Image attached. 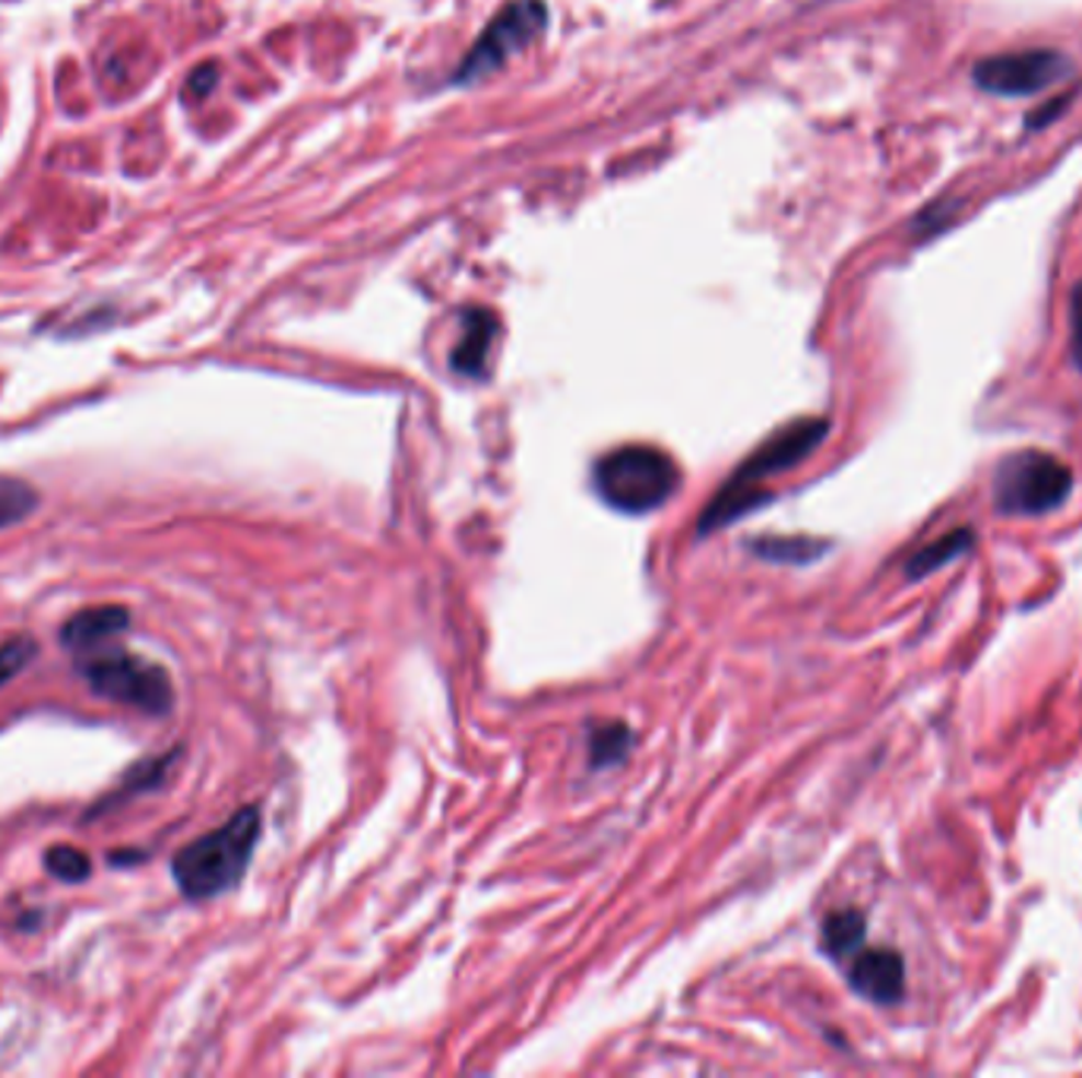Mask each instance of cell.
Returning a JSON list of instances; mask_svg holds the SVG:
<instances>
[{"mask_svg": "<svg viewBox=\"0 0 1082 1078\" xmlns=\"http://www.w3.org/2000/svg\"><path fill=\"white\" fill-rule=\"evenodd\" d=\"M827 434H830V421L827 417H801V421H795V424L776 431L756 452H750L748 462L738 466V471L728 478V484L721 491H716L713 503L699 516V535H706L713 528L728 526L731 519H738L741 513L753 509L756 503H766L770 500L766 491H753L756 481L801 466L807 456L827 440Z\"/></svg>", "mask_w": 1082, "mask_h": 1078, "instance_id": "6da1fadb", "label": "cell"}, {"mask_svg": "<svg viewBox=\"0 0 1082 1078\" xmlns=\"http://www.w3.org/2000/svg\"><path fill=\"white\" fill-rule=\"evenodd\" d=\"M260 838V810L244 806L225 826L200 835L171 863L178 888L194 898H213L238 883L248 870L250 855Z\"/></svg>", "mask_w": 1082, "mask_h": 1078, "instance_id": "7a4b0ae2", "label": "cell"}, {"mask_svg": "<svg viewBox=\"0 0 1082 1078\" xmlns=\"http://www.w3.org/2000/svg\"><path fill=\"white\" fill-rule=\"evenodd\" d=\"M595 491L608 506L620 513H652L677 494L681 469L656 446H624L614 449L595 466Z\"/></svg>", "mask_w": 1082, "mask_h": 1078, "instance_id": "3957f363", "label": "cell"}, {"mask_svg": "<svg viewBox=\"0 0 1082 1078\" xmlns=\"http://www.w3.org/2000/svg\"><path fill=\"white\" fill-rule=\"evenodd\" d=\"M1073 491V471L1051 452L1023 449L994 471V506L1003 516H1045Z\"/></svg>", "mask_w": 1082, "mask_h": 1078, "instance_id": "277c9868", "label": "cell"}, {"mask_svg": "<svg viewBox=\"0 0 1082 1078\" xmlns=\"http://www.w3.org/2000/svg\"><path fill=\"white\" fill-rule=\"evenodd\" d=\"M89 658L80 662V677L99 692L102 699L134 706L146 715H166L171 712L174 690L168 674L152 662H143L130 652L117 649H95L86 652Z\"/></svg>", "mask_w": 1082, "mask_h": 1078, "instance_id": "5b68a950", "label": "cell"}, {"mask_svg": "<svg viewBox=\"0 0 1082 1078\" xmlns=\"http://www.w3.org/2000/svg\"><path fill=\"white\" fill-rule=\"evenodd\" d=\"M1073 70H1077L1073 60L1057 48H1026V51H1003L978 60L971 67V80L988 95L1023 99L1070 80Z\"/></svg>", "mask_w": 1082, "mask_h": 1078, "instance_id": "8992f818", "label": "cell"}, {"mask_svg": "<svg viewBox=\"0 0 1082 1078\" xmlns=\"http://www.w3.org/2000/svg\"><path fill=\"white\" fill-rule=\"evenodd\" d=\"M545 3L542 0H513L510 7H503L498 13V20L485 28V35L472 45V51L466 55V60L456 70V83H475L485 73H494L498 67H503V60L510 55H516L520 48H526L528 42L542 32L545 26Z\"/></svg>", "mask_w": 1082, "mask_h": 1078, "instance_id": "52a82bcc", "label": "cell"}, {"mask_svg": "<svg viewBox=\"0 0 1082 1078\" xmlns=\"http://www.w3.org/2000/svg\"><path fill=\"white\" fill-rule=\"evenodd\" d=\"M852 987L870 1002L892 1006L906 994V962L892 949H867L852 965Z\"/></svg>", "mask_w": 1082, "mask_h": 1078, "instance_id": "ba28073f", "label": "cell"}, {"mask_svg": "<svg viewBox=\"0 0 1082 1078\" xmlns=\"http://www.w3.org/2000/svg\"><path fill=\"white\" fill-rule=\"evenodd\" d=\"M130 627V610L121 605H99V608H86L80 613H73L64 630H60V642L70 652H95L105 649V642H112L114 637H121Z\"/></svg>", "mask_w": 1082, "mask_h": 1078, "instance_id": "9c48e42d", "label": "cell"}, {"mask_svg": "<svg viewBox=\"0 0 1082 1078\" xmlns=\"http://www.w3.org/2000/svg\"><path fill=\"white\" fill-rule=\"evenodd\" d=\"M494 317L488 310H469L466 313V326H463V339L459 345L453 348V367L459 374H469V377H481L485 370V358H488V348H491V339H494Z\"/></svg>", "mask_w": 1082, "mask_h": 1078, "instance_id": "30bf717a", "label": "cell"}, {"mask_svg": "<svg viewBox=\"0 0 1082 1078\" xmlns=\"http://www.w3.org/2000/svg\"><path fill=\"white\" fill-rule=\"evenodd\" d=\"M971 544H975V531H971V528L949 531V535H944V538H937L934 544L921 548V551H918L915 557L909 560V566H906V576H909V580H924V576L937 573V570H941V566H946V563H953L956 557L969 553Z\"/></svg>", "mask_w": 1082, "mask_h": 1078, "instance_id": "8fae6325", "label": "cell"}, {"mask_svg": "<svg viewBox=\"0 0 1082 1078\" xmlns=\"http://www.w3.org/2000/svg\"><path fill=\"white\" fill-rule=\"evenodd\" d=\"M864 933H867L864 914L861 911H835V914H830L827 920H823V949H827L833 959L852 955V952H858L861 949Z\"/></svg>", "mask_w": 1082, "mask_h": 1078, "instance_id": "7c38bea8", "label": "cell"}, {"mask_svg": "<svg viewBox=\"0 0 1082 1078\" xmlns=\"http://www.w3.org/2000/svg\"><path fill=\"white\" fill-rule=\"evenodd\" d=\"M38 503H42V497L29 481L0 474V528L26 523L29 516L38 509Z\"/></svg>", "mask_w": 1082, "mask_h": 1078, "instance_id": "4fadbf2b", "label": "cell"}, {"mask_svg": "<svg viewBox=\"0 0 1082 1078\" xmlns=\"http://www.w3.org/2000/svg\"><path fill=\"white\" fill-rule=\"evenodd\" d=\"M627 749H630V731L620 721L602 724L589 734V759H592L595 769L614 766L617 759H624Z\"/></svg>", "mask_w": 1082, "mask_h": 1078, "instance_id": "5bb4252c", "label": "cell"}, {"mask_svg": "<svg viewBox=\"0 0 1082 1078\" xmlns=\"http://www.w3.org/2000/svg\"><path fill=\"white\" fill-rule=\"evenodd\" d=\"M827 551L823 541L813 538H760L756 541V553L770 557V560H785V563H810L820 553Z\"/></svg>", "mask_w": 1082, "mask_h": 1078, "instance_id": "9a60e30c", "label": "cell"}, {"mask_svg": "<svg viewBox=\"0 0 1082 1078\" xmlns=\"http://www.w3.org/2000/svg\"><path fill=\"white\" fill-rule=\"evenodd\" d=\"M45 867L55 873L57 880H64V883H80V880H86V876H89V870H92V860L86 858L80 848H70V845H57V848H52V851L45 855Z\"/></svg>", "mask_w": 1082, "mask_h": 1078, "instance_id": "2e32d148", "label": "cell"}, {"mask_svg": "<svg viewBox=\"0 0 1082 1078\" xmlns=\"http://www.w3.org/2000/svg\"><path fill=\"white\" fill-rule=\"evenodd\" d=\"M38 645L32 637H13L0 645V687H7L20 670H26L35 658Z\"/></svg>", "mask_w": 1082, "mask_h": 1078, "instance_id": "e0dca14e", "label": "cell"}, {"mask_svg": "<svg viewBox=\"0 0 1082 1078\" xmlns=\"http://www.w3.org/2000/svg\"><path fill=\"white\" fill-rule=\"evenodd\" d=\"M1070 352L1082 370V278L1070 291Z\"/></svg>", "mask_w": 1082, "mask_h": 1078, "instance_id": "ac0fdd59", "label": "cell"}, {"mask_svg": "<svg viewBox=\"0 0 1082 1078\" xmlns=\"http://www.w3.org/2000/svg\"><path fill=\"white\" fill-rule=\"evenodd\" d=\"M216 77H219V67H216V64H203V67H196L194 73H191V80H187V92H191L194 99H206V95L213 92V85H216Z\"/></svg>", "mask_w": 1082, "mask_h": 1078, "instance_id": "d6986e66", "label": "cell"}]
</instances>
